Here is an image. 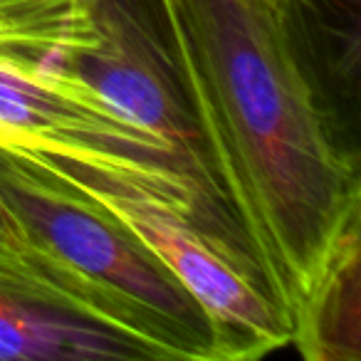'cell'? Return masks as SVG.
I'll return each instance as SVG.
<instances>
[{
    "label": "cell",
    "instance_id": "cell-8",
    "mask_svg": "<svg viewBox=\"0 0 361 361\" xmlns=\"http://www.w3.org/2000/svg\"><path fill=\"white\" fill-rule=\"evenodd\" d=\"M290 3H295V6H297V3H300V0H290Z\"/></svg>",
    "mask_w": 361,
    "mask_h": 361
},
{
    "label": "cell",
    "instance_id": "cell-1",
    "mask_svg": "<svg viewBox=\"0 0 361 361\" xmlns=\"http://www.w3.org/2000/svg\"><path fill=\"white\" fill-rule=\"evenodd\" d=\"M208 173L285 324L349 245L361 183L297 42L290 0H146Z\"/></svg>",
    "mask_w": 361,
    "mask_h": 361
},
{
    "label": "cell",
    "instance_id": "cell-4",
    "mask_svg": "<svg viewBox=\"0 0 361 361\" xmlns=\"http://www.w3.org/2000/svg\"><path fill=\"white\" fill-rule=\"evenodd\" d=\"M32 169L55 176L85 206L119 223L186 287L206 310L226 361L262 359L292 344L290 326L240 250L129 186L90 171L65 169L55 161H42Z\"/></svg>",
    "mask_w": 361,
    "mask_h": 361
},
{
    "label": "cell",
    "instance_id": "cell-2",
    "mask_svg": "<svg viewBox=\"0 0 361 361\" xmlns=\"http://www.w3.org/2000/svg\"><path fill=\"white\" fill-rule=\"evenodd\" d=\"M97 3L0 0V154L129 186L243 252L218 193L90 82L85 60L97 42ZM8 213L0 196V221Z\"/></svg>",
    "mask_w": 361,
    "mask_h": 361
},
{
    "label": "cell",
    "instance_id": "cell-7",
    "mask_svg": "<svg viewBox=\"0 0 361 361\" xmlns=\"http://www.w3.org/2000/svg\"><path fill=\"white\" fill-rule=\"evenodd\" d=\"M292 341L307 359H359V243L312 290L292 324Z\"/></svg>",
    "mask_w": 361,
    "mask_h": 361
},
{
    "label": "cell",
    "instance_id": "cell-3",
    "mask_svg": "<svg viewBox=\"0 0 361 361\" xmlns=\"http://www.w3.org/2000/svg\"><path fill=\"white\" fill-rule=\"evenodd\" d=\"M104 359L183 361L186 351L11 211L0 221V361Z\"/></svg>",
    "mask_w": 361,
    "mask_h": 361
},
{
    "label": "cell",
    "instance_id": "cell-6",
    "mask_svg": "<svg viewBox=\"0 0 361 361\" xmlns=\"http://www.w3.org/2000/svg\"><path fill=\"white\" fill-rule=\"evenodd\" d=\"M85 72L119 114L164 139L216 191L198 126L146 0L97 3V42Z\"/></svg>",
    "mask_w": 361,
    "mask_h": 361
},
{
    "label": "cell",
    "instance_id": "cell-5",
    "mask_svg": "<svg viewBox=\"0 0 361 361\" xmlns=\"http://www.w3.org/2000/svg\"><path fill=\"white\" fill-rule=\"evenodd\" d=\"M0 196L6 206L65 260L111 287L154 319L191 361H226L206 310L134 235L85 206L70 188L0 154Z\"/></svg>",
    "mask_w": 361,
    "mask_h": 361
}]
</instances>
